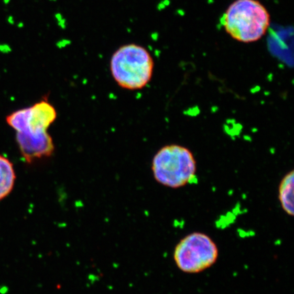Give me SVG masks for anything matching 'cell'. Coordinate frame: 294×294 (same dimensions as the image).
Segmentation results:
<instances>
[{
    "label": "cell",
    "mask_w": 294,
    "mask_h": 294,
    "mask_svg": "<svg viewBox=\"0 0 294 294\" xmlns=\"http://www.w3.org/2000/svg\"><path fill=\"white\" fill-rule=\"evenodd\" d=\"M57 116L54 107L46 99H42L6 117V123L17 133L20 153L27 163L49 157L53 153V140L47 131Z\"/></svg>",
    "instance_id": "obj_1"
},
{
    "label": "cell",
    "mask_w": 294,
    "mask_h": 294,
    "mask_svg": "<svg viewBox=\"0 0 294 294\" xmlns=\"http://www.w3.org/2000/svg\"><path fill=\"white\" fill-rule=\"evenodd\" d=\"M226 32L238 42L250 43L265 35L270 23L267 9L257 0H236L222 17Z\"/></svg>",
    "instance_id": "obj_2"
},
{
    "label": "cell",
    "mask_w": 294,
    "mask_h": 294,
    "mask_svg": "<svg viewBox=\"0 0 294 294\" xmlns=\"http://www.w3.org/2000/svg\"><path fill=\"white\" fill-rule=\"evenodd\" d=\"M154 60L144 47L136 44L121 46L112 56L110 69L117 85L128 90H139L151 81Z\"/></svg>",
    "instance_id": "obj_3"
},
{
    "label": "cell",
    "mask_w": 294,
    "mask_h": 294,
    "mask_svg": "<svg viewBox=\"0 0 294 294\" xmlns=\"http://www.w3.org/2000/svg\"><path fill=\"white\" fill-rule=\"evenodd\" d=\"M151 169L157 183L169 188L179 189L190 183L195 177L197 162L193 152L187 147L168 144L155 155Z\"/></svg>",
    "instance_id": "obj_4"
},
{
    "label": "cell",
    "mask_w": 294,
    "mask_h": 294,
    "mask_svg": "<svg viewBox=\"0 0 294 294\" xmlns=\"http://www.w3.org/2000/svg\"><path fill=\"white\" fill-rule=\"evenodd\" d=\"M173 257L180 270L187 274H197L216 263L219 249L208 235L195 232L189 234L177 243Z\"/></svg>",
    "instance_id": "obj_5"
},
{
    "label": "cell",
    "mask_w": 294,
    "mask_h": 294,
    "mask_svg": "<svg viewBox=\"0 0 294 294\" xmlns=\"http://www.w3.org/2000/svg\"><path fill=\"white\" fill-rule=\"evenodd\" d=\"M293 191L294 172L291 170L285 175L280 182L278 193V198L282 210L287 215L291 216H293L294 214Z\"/></svg>",
    "instance_id": "obj_6"
},
{
    "label": "cell",
    "mask_w": 294,
    "mask_h": 294,
    "mask_svg": "<svg viewBox=\"0 0 294 294\" xmlns=\"http://www.w3.org/2000/svg\"><path fill=\"white\" fill-rule=\"evenodd\" d=\"M16 172L10 159L0 155V201L10 194L15 187Z\"/></svg>",
    "instance_id": "obj_7"
},
{
    "label": "cell",
    "mask_w": 294,
    "mask_h": 294,
    "mask_svg": "<svg viewBox=\"0 0 294 294\" xmlns=\"http://www.w3.org/2000/svg\"><path fill=\"white\" fill-rule=\"evenodd\" d=\"M54 19L56 20L59 27H60L61 29H64L67 27V21H66V19H64L62 14L60 12L56 13L54 15Z\"/></svg>",
    "instance_id": "obj_8"
},
{
    "label": "cell",
    "mask_w": 294,
    "mask_h": 294,
    "mask_svg": "<svg viewBox=\"0 0 294 294\" xmlns=\"http://www.w3.org/2000/svg\"><path fill=\"white\" fill-rule=\"evenodd\" d=\"M68 42H69V41L67 40H63L62 41H61V42H59V46H61V45H66L67 44H68Z\"/></svg>",
    "instance_id": "obj_9"
},
{
    "label": "cell",
    "mask_w": 294,
    "mask_h": 294,
    "mask_svg": "<svg viewBox=\"0 0 294 294\" xmlns=\"http://www.w3.org/2000/svg\"><path fill=\"white\" fill-rule=\"evenodd\" d=\"M49 1H56L57 0H49Z\"/></svg>",
    "instance_id": "obj_10"
}]
</instances>
